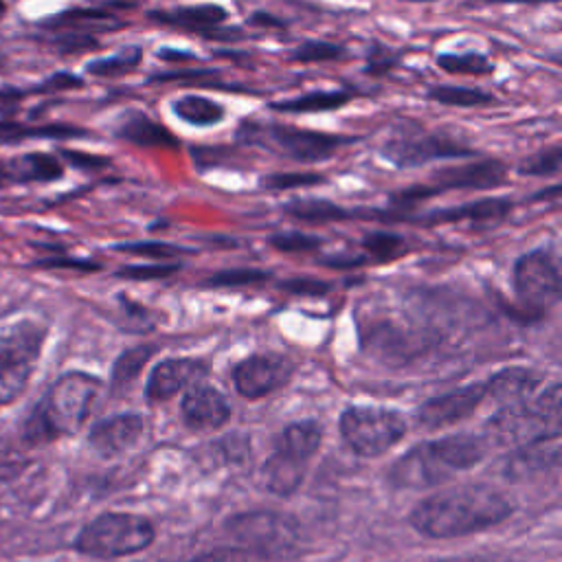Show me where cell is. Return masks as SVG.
Instances as JSON below:
<instances>
[{
	"mask_svg": "<svg viewBox=\"0 0 562 562\" xmlns=\"http://www.w3.org/2000/svg\"><path fill=\"white\" fill-rule=\"evenodd\" d=\"M514 512L512 501L492 485L470 483L439 490L411 512L415 531L428 538H459L503 522Z\"/></svg>",
	"mask_w": 562,
	"mask_h": 562,
	"instance_id": "1",
	"label": "cell"
},
{
	"mask_svg": "<svg viewBox=\"0 0 562 562\" xmlns=\"http://www.w3.org/2000/svg\"><path fill=\"white\" fill-rule=\"evenodd\" d=\"M490 443L481 435L457 432L422 441L406 450L386 472L393 487L424 490L448 481L452 474L474 468L485 459Z\"/></svg>",
	"mask_w": 562,
	"mask_h": 562,
	"instance_id": "2",
	"label": "cell"
},
{
	"mask_svg": "<svg viewBox=\"0 0 562 562\" xmlns=\"http://www.w3.org/2000/svg\"><path fill=\"white\" fill-rule=\"evenodd\" d=\"M101 380L86 371H68L57 378L24 422L29 443H48L75 435L90 415Z\"/></svg>",
	"mask_w": 562,
	"mask_h": 562,
	"instance_id": "3",
	"label": "cell"
},
{
	"mask_svg": "<svg viewBox=\"0 0 562 562\" xmlns=\"http://www.w3.org/2000/svg\"><path fill=\"white\" fill-rule=\"evenodd\" d=\"M46 340V327L24 318L0 334V408L15 402L26 389Z\"/></svg>",
	"mask_w": 562,
	"mask_h": 562,
	"instance_id": "4",
	"label": "cell"
},
{
	"mask_svg": "<svg viewBox=\"0 0 562 562\" xmlns=\"http://www.w3.org/2000/svg\"><path fill=\"white\" fill-rule=\"evenodd\" d=\"M156 538L154 525L136 514H101L92 522H88L75 547L83 555L92 558H119L147 549Z\"/></svg>",
	"mask_w": 562,
	"mask_h": 562,
	"instance_id": "5",
	"label": "cell"
},
{
	"mask_svg": "<svg viewBox=\"0 0 562 562\" xmlns=\"http://www.w3.org/2000/svg\"><path fill=\"white\" fill-rule=\"evenodd\" d=\"M342 441L360 457H380L402 441L406 435V417L386 406L356 404L342 411L340 422Z\"/></svg>",
	"mask_w": 562,
	"mask_h": 562,
	"instance_id": "6",
	"label": "cell"
},
{
	"mask_svg": "<svg viewBox=\"0 0 562 562\" xmlns=\"http://www.w3.org/2000/svg\"><path fill=\"white\" fill-rule=\"evenodd\" d=\"M244 138L248 143H257L270 151H277L285 158L299 160V162H318L334 156L342 145H347L349 136L338 134H325V132H312L290 125H244Z\"/></svg>",
	"mask_w": 562,
	"mask_h": 562,
	"instance_id": "7",
	"label": "cell"
},
{
	"mask_svg": "<svg viewBox=\"0 0 562 562\" xmlns=\"http://www.w3.org/2000/svg\"><path fill=\"white\" fill-rule=\"evenodd\" d=\"M514 292L529 314L551 310L560 299V268L549 248H536L514 263Z\"/></svg>",
	"mask_w": 562,
	"mask_h": 562,
	"instance_id": "8",
	"label": "cell"
},
{
	"mask_svg": "<svg viewBox=\"0 0 562 562\" xmlns=\"http://www.w3.org/2000/svg\"><path fill=\"white\" fill-rule=\"evenodd\" d=\"M246 553L281 555L299 540L296 522L279 512H246L226 525Z\"/></svg>",
	"mask_w": 562,
	"mask_h": 562,
	"instance_id": "9",
	"label": "cell"
},
{
	"mask_svg": "<svg viewBox=\"0 0 562 562\" xmlns=\"http://www.w3.org/2000/svg\"><path fill=\"white\" fill-rule=\"evenodd\" d=\"M560 430V422L547 417L533 402L503 406L485 424V441L496 446H525L547 432Z\"/></svg>",
	"mask_w": 562,
	"mask_h": 562,
	"instance_id": "10",
	"label": "cell"
},
{
	"mask_svg": "<svg viewBox=\"0 0 562 562\" xmlns=\"http://www.w3.org/2000/svg\"><path fill=\"white\" fill-rule=\"evenodd\" d=\"M382 151L393 165H397L402 169L419 167V165L437 160V158L472 156L470 147H463L448 136L424 132L417 127H411V130L402 127L397 134H393L384 143Z\"/></svg>",
	"mask_w": 562,
	"mask_h": 562,
	"instance_id": "11",
	"label": "cell"
},
{
	"mask_svg": "<svg viewBox=\"0 0 562 562\" xmlns=\"http://www.w3.org/2000/svg\"><path fill=\"white\" fill-rule=\"evenodd\" d=\"M294 373V362L283 353H252L235 364L233 384L246 400L266 397L288 384Z\"/></svg>",
	"mask_w": 562,
	"mask_h": 562,
	"instance_id": "12",
	"label": "cell"
},
{
	"mask_svg": "<svg viewBox=\"0 0 562 562\" xmlns=\"http://www.w3.org/2000/svg\"><path fill=\"white\" fill-rule=\"evenodd\" d=\"M483 400H485V382L465 384L461 389L435 395L419 406L417 424L426 430L454 426L468 419L470 415H474V411L481 406Z\"/></svg>",
	"mask_w": 562,
	"mask_h": 562,
	"instance_id": "13",
	"label": "cell"
},
{
	"mask_svg": "<svg viewBox=\"0 0 562 562\" xmlns=\"http://www.w3.org/2000/svg\"><path fill=\"white\" fill-rule=\"evenodd\" d=\"M209 367L206 362L198 358H167L160 360L147 378L145 384V397L151 404H160L171 400L176 393H180L184 386L198 384L202 378H206Z\"/></svg>",
	"mask_w": 562,
	"mask_h": 562,
	"instance_id": "14",
	"label": "cell"
},
{
	"mask_svg": "<svg viewBox=\"0 0 562 562\" xmlns=\"http://www.w3.org/2000/svg\"><path fill=\"white\" fill-rule=\"evenodd\" d=\"M180 413L191 430H217L231 417V402L215 386L198 382L187 389Z\"/></svg>",
	"mask_w": 562,
	"mask_h": 562,
	"instance_id": "15",
	"label": "cell"
},
{
	"mask_svg": "<svg viewBox=\"0 0 562 562\" xmlns=\"http://www.w3.org/2000/svg\"><path fill=\"white\" fill-rule=\"evenodd\" d=\"M507 167L501 160H474L457 167H446L432 173V189L441 193L446 189H494L505 184Z\"/></svg>",
	"mask_w": 562,
	"mask_h": 562,
	"instance_id": "16",
	"label": "cell"
},
{
	"mask_svg": "<svg viewBox=\"0 0 562 562\" xmlns=\"http://www.w3.org/2000/svg\"><path fill=\"white\" fill-rule=\"evenodd\" d=\"M143 435V417L138 413H119L101 419L88 432V443L101 457H116L132 446Z\"/></svg>",
	"mask_w": 562,
	"mask_h": 562,
	"instance_id": "17",
	"label": "cell"
},
{
	"mask_svg": "<svg viewBox=\"0 0 562 562\" xmlns=\"http://www.w3.org/2000/svg\"><path fill=\"white\" fill-rule=\"evenodd\" d=\"M512 209L507 198H483L452 209H439L424 217L426 224H465L472 231H485L501 224Z\"/></svg>",
	"mask_w": 562,
	"mask_h": 562,
	"instance_id": "18",
	"label": "cell"
},
{
	"mask_svg": "<svg viewBox=\"0 0 562 562\" xmlns=\"http://www.w3.org/2000/svg\"><path fill=\"white\" fill-rule=\"evenodd\" d=\"M61 176H64L61 160L44 151H29L0 162V187L53 182V180H59Z\"/></svg>",
	"mask_w": 562,
	"mask_h": 562,
	"instance_id": "19",
	"label": "cell"
},
{
	"mask_svg": "<svg viewBox=\"0 0 562 562\" xmlns=\"http://www.w3.org/2000/svg\"><path fill=\"white\" fill-rule=\"evenodd\" d=\"M560 461V430L547 432L525 446L514 448L505 461V476L525 479L529 474L555 468Z\"/></svg>",
	"mask_w": 562,
	"mask_h": 562,
	"instance_id": "20",
	"label": "cell"
},
{
	"mask_svg": "<svg viewBox=\"0 0 562 562\" xmlns=\"http://www.w3.org/2000/svg\"><path fill=\"white\" fill-rule=\"evenodd\" d=\"M542 382V373L527 367H505L485 380V397H492L496 404L516 406L531 397L536 386Z\"/></svg>",
	"mask_w": 562,
	"mask_h": 562,
	"instance_id": "21",
	"label": "cell"
},
{
	"mask_svg": "<svg viewBox=\"0 0 562 562\" xmlns=\"http://www.w3.org/2000/svg\"><path fill=\"white\" fill-rule=\"evenodd\" d=\"M154 20L198 33H215L226 20V9L220 4H184L149 13Z\"/></svg>",
	"mask_w": 562,
	"mask_h": 562,
	"instance_id": "22",
	"label": "cell"
},
{
	"mask_svg": "<svg viewBox=\"0 0 562 562\" xmlns=\"http://www.w3.org/2000/svg\"><path fill=\"white\" fill-rule=\"evenodd\" d=\"M321 441H323L321 424L316 419H305V422H294L285 426L274 441V450L310 465L312 457L321 448Z\"/></svg>",
	"mask_w": 562,
	"mask_h": 562,
	"instance_id": "23",
	"label": "cell"
},
{
	"mask_svg": "<svg viewBox=\"0 0 562 562\" xmlns=\"http://www.w3.org/2000/svg\"><path fill=\"white\" fill-rule=\"evenodd\" d=\"M307 472V463H301L292 457L274 452L261 465V483L268 492L277 496H290L299 490Z\"/></svg>",
	"mask_w": 562,
	"mask_h": 562,
	"instance_id": "24",
	"label": "cell"
},
{
	"mask_svg": "<svg viewBox=\"0 0 562 562\" xmlns=\"http://www.w3.org/2000/svg\"><path fill=\"white\" fill-rule=\"evenodd\" d=\"M116 134L119 138L134 145H143V147H178V138L165 125L151 121L143 112L127 114L121 121Z\"/></svg>",
	"mask_w": 562,
	"mask_h": 562,
	"instance_id": "25",
	"label": "cell"
},
{
	"mask_svg": "<svg viewBox=\"0 0 562 562\" xmlns=\"http://www.w3.org/2000/svg\"><path fill=\"white\" fill-rule=\"evenodd\" d=\"M44 26L55 29V31H66V33H79V35H90L92 31H108L121 26L116 15H110L103 9H70L53 20H48Z\"/></svg>",
	"mask_w": 562,
	"mask_h": 562,
	"instance_id": "26",
	"label": "cell"
},
{
	"mask_svg": "<svg viewBox=\"0 0 562 562\" xmlns=\"http://www.w3.org/2000/svg\"><path fill=\"white\" fill-rule=\"evenodd\" d=\"M283 211L301 222L307 224H325V222H340L353 217L351 211L321 198H294L288 204H283Z\"/></svg>",
	"mask_w": 562,
	"mask_h": 562,
	"instance_id": "27",
	"label": "cell"
},
{
	"mask_svg": "<svg viewBox=\"0 0 562 562\" xmlns=\"http://www.w3.org/2000/svg\"><path fill=\"white\" fill-rule=\"evenodd\" d=\"M349 99H351V94L345 92V90H314V92H305V94L294 97V99L272 103L270 108L277 110V112H285V114L325 112V110L342 108Z\"/></svg>",
	"mask_w": 562,
	"mask_h": 562,
	"instance_id": "28",
	"label": "cell"
},
{
	"mask_svg": "<svg viewBox=\"0 0 562 562\" xmlns=\"http://www.w3.org/2000/svg\"><path fill=\"white\" fill-rule=\"evenodd\" d=\"M173 114L189 125L206 127L224 119V108L213 99L200 94H184L173 101Z\"/></svg>",
	"mask_w": 562,
	"mask_h": 562,
	"instance_id": "29",
	"label": "cell"
},
{
	"mask_svg": "<svg viewBox=\"0 0 562 562\" xmlns=\"http://www.w3.org/2000/svg\"><path fill=\"white\" fill-rule=\"evenodd\" d=\"M428 99L452 108H483L496 101L494 94L465 86H432L428 90Z\"/></svg>",
	"mask_w": 562,
	"mask_h": 562,
	"instance_id": "30",
	"label": "cell"
},
{
	"mask_svg": "<svg viewBox=\"0 0 562 562\" xmlns=\"http://www.w3.org/2000/svg\"><path fill=\"white\" fill-rule=\"evenodd\" d=\"M154 351H156L154 345H138V347L125 349V351L116 358V362H114V367H112V386L119 389V386L132 384V382L140 375L143 367L149 362V358L154 356Z\"/></svg>",
	"mask_w": 562,
	"mask_h": 562,
	"instance_id": "31",
	"label": "cell"
},
{
	"mask_svg": "<svg viewBox=\"0 0 562 562\" xmlns=\"http://www.w3.org/2000/svg\"><path fill=\"white\" fill-rule=\"evenodd\" d=\"M437 66L450 75H490L494 64L481 53H443L437 57Z\"/></svg>",
	"mask_w": 562,
	"mask_h": 562,
	"instance_id": "32",
	"label": "cell"
},
{
	"mask_svg": "<svg viewBox=\"0 0 562 562\" xmlns=\"http://www.w3.org/2000/svg\"><path fill=\"white\" fill-rule=\"evenodd\" d=\"M140 59H143V50L138 46H127L112 57H101V59L90 61L86 66V70L92 75H99V77H116V75L134 70L140 64Z\"/></svg>",
	"mask_w": 562,
	"mask_h": 562,
	"instance_id": "33",
	"label": "cell"
},
{
	"mask_svg": "<svg viewBox=\"0 0 562 562\" xmlns=\"http://www.w3.org/2000/svg\"><path fill=\"white\" fill-rule=\"evenodd\" d=\"M362 246L367 250L364 259H373V261H391L406 250L404 237L397 233H389V231H373V233L364 235Z\"/></svg>",
	"mask_w": 562,
	"mask_h": 562,
	"instance_id": "34",
	"label": "cell"
},
{
	"mask_svg": "<svg viewBox=\"0 0 562 562\" xmlns=\"http://www.w3.org/2000/svg\"><path fill=\"white\" fill-rule=\"evenodd\" d=\"M83 134L77 127L68 125H20V123H0V143H18L29 136H77Z\"/></svg>",
	"mask_w": 562,
	"mask_h": 562,
	"instance_id": "35",
	"label": "cell"
},
{
	"mask_svg": "<svg viewBox=\"0 0 562 562\" xmlns=\"http://www.w3.org/2000/svg\"><path fill=\"white\" fill-rule=\"evenodd\" d=\"M270 274L257 268H231L220 270L206 279V285L211 288H244V285H257L263 283Z\"/></svg>",
	"mask_w": 562,
	"mask_h": 562,
	"instance_id": "36",
	"label": "cell"
},
{
	"mask_svg": "<svg viewBox=\"0 0 562 562\" xmlns=\"http://www.w3.org/2000/svg\"><path fill=\"white\" fill-rule=\"evenodd\" d=\"M114 250L119 252H127V255H136V257H149V259H176L180 255H189V248L182 246H173V244H165V241H136V244H119L114 246Z\"/></svg>",
	"mask_w": 562,
	"mask_h": 562,
	"instance_id": "37",
	"label": "cell"
},
{
	"mask_svg": "<svg viewBox=\"0 0 562 562\" xmlns=\"http://www.w3.org/2000/svg\"><path fill=\"white\" fill-rule=\"evenodd\" d=\"M325 176L323 173H303V171H292V173H270L261 178V187L266 191H288V189H301V187H314L323 184Z\"/></svg>",
	"mask_w": 562,
	"mask_h": 562,
	"instance_id": "38",
	"label": "cell"
},
{
	"mask_svg": "<svg viewBox=\"0 0 562 562\" xmlns=\"http://www.w3.org/2000/svg\"><path fill=\"white\" fill-rule=\"evenodd\" d=\"M338 57H342V46L325 42V40H307L292 53V61H301V64L329 61V59H338Z\"/></svg>",
	"mask_w": 562,
	"mask_h": 562,
	"instance_id": "39",
	"label": "cell"
},
{
	"mask_svg": "<svg viewBox=\"0 0 562 562\" xmlns=\"http://www.w3.org/2000/svg\"><path fill=\"white\" fill-rule=\"evenodd\" d=\"M560 158H562V151H560V145H551L533 156H529L520 167H518V173L520 176H549V173H558L560 169Z\"/></svg>",
	"mask_w": 562,
	"mask_h": 562,
	"instance_id": "40",
	"label": "cell"
},
{
	"mask_svg": "<svg viewBox=\"0 0 562 562\" xmlns=\"http://www.w3.org/2000/svg\"><path fill=\"white\" fill-rule=\"evenodd\" d=\"M268 241H270V246H274L281 252H312L323 244L321 237L310 235V233H299V231L270 235Z\"/></svg>",
	"mask_w": 562,
	"mask_h": 562,
	"instance_id": "41",
	"label": "cell"
},
{
	"mask_svg": "<svg viewBox=\"0 0 562 562\" xmlns=\"http://www.w3.org/2000/svg\"><path fill=\"white\" fill-rule=\"evenodd\" d=\"M180 270V263H147V266H127L119 270V277L134 279V281H151L162 279Z\"/></svg>",
	"mask_w": 562,
	"mask_h": 562,
	"instance_id": "42",
	"label": "cell"
},
{
	"mask_svg": "<svg viewBox=\"0 0 562 562\" xmlns=\"http://www.w3.org/2000/svg\"><path fill=\"white\" fill-rule=\"evenodd\" d=\"M279 288L290 294H307V296H318L331 290V285L321 279H288L279 283Z\"/></svg>",
	"mask_w": 562,
	"mask_h": 562,
	"instance_id": "43",
	"label": "cell"
},
{
	"mask_svg": "<svg viewBox=\"0 0 562 562\" xmlns=\"http://www.w3.org/2000/svg\"><path fill=\"white\" fill-rule=\"evenodd\" d=\"M189 562H250V553H246L244 549H237V547H217V549L195 555Z\"/></svg>",
	"mask_w": 562,
	"mask_h": 562,
	"instance_id": "44",
	"label": "cell"
},
{
	"mask_svg": "<svg viewBox=\"0 0 562 562\" xmlns=\"http://www.w3.org/2000/svg\"><path fill=\"white\" fill-rule=\"evenodd\" d=\"M393 64H395V55H393V50H389V48L371 50V53H369V66H367V72H371V75H380V72H386Z\"/></svg>",
	"mask_w": 562,
	"mask_h": 562,
	"instance_id": "45",
	"label": "cell"
},
{
	"mask_svg": "<svg viewBox=\"0 0 562 562\" xmlns=\"http://www.w3.org/2000/svg\"><path fill=\"white\" fill-rule=\"evenodd\" d=\"M61 156H66L77 167H103V165H108V160L103 156H86V154H77V151H61Z\"/></svg>",
	"mask_w": 562,
	"mask_h": 562,
	"instance_id": "46",
	"label": "cell"
},
{
	"mask_svg": "<svg viewBox=\"0 0 562 562\" xmlns=\"http://www.w3.org/2000/svg\"><path fill=\"white\" fill-rule=\"evenodd\" d=\"M250 24H255V26H274V29H283L285 26L283 20H279V18H274L270 13H263V11H255L250 15Z\"/></svg>",
	"mask_w": 562,
	"mask_h": 562,
	"instance_id": "47",
	"label": "cell"
},
{
	"mask_svg": "<svg viewBox=\"0 0 562 562\" xmlns=\"http://www.w3.org/2000/svg\"><path fill=\"white\" fill-rule=\"evenodd\" d=\"M160 57L167 59V61H180V59H191L193 55L187 53V50H171V48H162L160 50ZM195 59V57H193Z\"/></svg>",
	"mask_w": 562,
	"mask_h": 562,
	"instance_id": "48",
	"label": "cell"
}]
</instances>
